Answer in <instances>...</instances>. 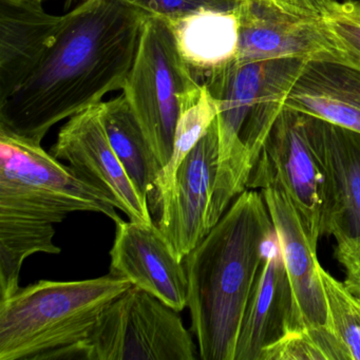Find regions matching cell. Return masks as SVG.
<instances>
[{"instance_id":"cell-16","label":"cell","mask_w":360,"mask_h":360,"mask_svg":"<svg viewBox=\"0 0 360 360\" xmlns=\"http://www.w3.org/2000/svg\"><path fill=\"white\" fill-rule=\"evenodd\" d=\"M69 18L70 12L47 13L43 5L0 0V102L34 72Z\"/></svg>"},{"instance_id":"cell-24","label":"cell","mask_w":360,"mask_h":360,"mask_svg":"<svg viewBox=\"0 0 360 360\" xmlns=\"http://www.w3.org/2000/svg\"><path fill=\"white\" fill-rule=\"evenodd\" d=\"M150 15L169 20L203 10H237L243 0H128Z\"/></svg>"},{"instance_id":"cell-1","label":"cell","mask_w":360,"mask_h":360,"mask_svg":"<svg viewBox=\"0 0 360 360\" xmlns=\"http://www.w3.org/2000/svg\"><path fill=\"white\" fill-rule=\"evenodd\" d=\"M27 81L0 102V130L41 145L63 120L123 90L150 14L128 0H82Z\"/></svg>"},{"instance_id":"cell-20","label":"cell","mask_w":360,"mask_h":360,"mask_svg":"<svg viewBox=\"0 0 360 360\" xmlns=\"http://www.w3.org/2000/svg\"><path fill=\"white\" fill-rule=\"evenodd\" d=\"M217 115L218 104L216 98L204 84L185 96L181 104L172 158L155 180L153 191L147 197L148 204L159 199L167 191L179 166L206 134Z\"/></svg>"},{"instance_id":"cell-22","label":"cell","mask_w":360,"mask_h":360,"mask_svg":"<svg viewBox=\"0 0 360 360\" xmlns=\"http://www.w3.org/2000/svg\"><path fill=\"white\" fill-rule=\"evenodd\" d=\"M351 360L335 333L328 328H303L290 333L265 349L260 360Z\"/></svg>"},{"instance_id":"cell-28","label":"cell","mask_w":360,"mask_h":360,"mask_svg":"<svg viewBox=\"0 0 360 360\" xmlns=\"http://www.w3.org/2000/svg\"><path fill=\"white\" fill-rule=\"evenodd\" d=\"M77 1H79V0H67L66 6L67 7L70 8L73 4L77 3Z\"/></svg>"},{"instance_id":"cell-18","label":"cell","mask_w":360,"mask_h":360,"mask_svg":"<svg viewBox=\"0 0 360 360\" xmlns=\"http://www.w3.org/2000/svg\"><path fill=\"white\" fill-rule=\"evenodd\" d=\"M101 117L115 155L140 195L147 200L163 167L125 94L101 103Z\"/></svg>"},{"instance_id":"cell-21","label":"cell","mask_w":360,"mask_h":360,"mask_svg":"<svg viewBox=\"0 0 360 360\" xmlns=\"http://www.w3.org/2000/svg\"><path fill=\"white\" fill-rule=\"evenodd\" d=\"M330 328L351 360H360V296L319 265Z\"/></svg>"},{"instance_id":"cell-4","label":"cell","mask_w":360,"mask_h":360,"mask_svg":"<svg viewBox=\"0 0 360 360\" xmlns=\"http://www.w3.org/2000/svg\"><path fill=\"white\" fill-rule=\"evenodd\" d=\"M115 208L41 145L0 130V214L54 224L71 212H92L117 223Z\"/></svg>"},{"instance_id":"cell-15","label":"cell","mask_w":360,"mask_h":360,"mask_svg":"<svg viewBox=\"0 0 360 360\" xmlns=\"http://www.w3.org/2000/svg\"><path fill=\"white\" fill-rule=\"evenodd\" d=\"M260 191L283 252L296 304L299 330H332L319 276L317 245L311 242L296 208L282 189L269 186Z\"/></svg>"},{"instance_id":"cell-10","label":"cell","mask_w":360,"mask_h":360,"mask_svg":"<svg viewBox=\"0 0 360 360\" xmlns=\"http://www.w3.org/2000/svg\"><path fill=\"white\" fill-rule=\"evenodd\" d=\"M345 51L323 18L284 9L271 0H244L239 7L236 60L267 62Z\"/></svg>"},{"instance_id":"cell-9","label":"cell","mask_w":360,"mask_h":360,"mask_svg":"<svg viewBox=\"0 0 360 360\" xmlns=\"http://www.w3.org/2000/svg\"><path fill=\"white\" fill-rule=\"evenodd\" d=\"M84 180L106 195L129 220L153 224L148 202L139 193L115 155L101 117V104L70 117L51 148Z\"/></svg>"},{"instance_id":"cell-12","label":"cell","mask_w":360,"mask_h":360,"mask_svg":"<svg viewBox=\"0 0 360 360\" xmlns=\"http://www.w3.org/2000/svg\"><path fill=\"white\" fill-rule=\"evenodd\" d=\"M110 258L111 275L128 280L176 311L187 307L188 279L183 260L155 223L117 221Z\"/></svg>"},{"instance_id":"cell-11","label":"cell","mask_w":360,"mask_h":360,"mask_svg":"<svg viewBox=\"0 0 360 360\" xmlns=\"http://www.w3.org/2000/svg\"><path fill=\"white\" fill-rule=\"evenodd\" d=\"M305 122L326 186L321 237L360 240V134L313 115Z\"/></svg>"},{"instance_id":"cell-13","label":"cell","mask_w":360,"mask_h":360,"mask_svg":"<svg viewBox=\"0 0 360 360\" xmlns=\"http://www.w3.org/2000/svg\"><path fill=\"white\" fill-rule=\"evenodd\" d=\"M299 330L296 304L277 233L265 244L236 347L235 360H260L265 349Z\"/></svg>"},{"instance_id":"cell-17","label":"cell","mask_w":360,"mask_h":360,"mask_svg":"<svg viewBox=\"0 0 360 360\" xmlns=\"http://www.w3.org/2000/svg\"><path fill=\"white\" fill-rule=\"evenodd\" d=\"M165 20L181 56L200 84L210 73L235 60L239 41V8L231 11L203 10Z\"/></svg>"},{"instance_id":"cell-2","label":"cell","mask_w":360,"mask_h":360,"mask_svg":"<svg viewBox=\"0 0 360 360\" xmlns=\"http://www.w3.org/2000/svg\"><path fill=\"white\" fill-rule=\"evenodd\" d=\"M274 233L262 193L246 189L183 259L202 359L235 360L244 311Z\"/></svg>"},{"instance_id":"cell-5","label":"cell","mask_w":360,"mask_h":360,"mask_svg":"<svg viewBox=\"0 0 360 360\" xmlns=\"http://www.w3.org/2000/svg\"><path fill=\"white\" fill-rule=\"evenodd\" d=\"M200 86L181 56L167 22L148 15L123 94L163 168L174 150L182 101Z\"/></svg>"},{"instance_id":"cell-3","label":"cell","mask_w":360,"mask_h":360,"mask_svg":"<svg viewBox=\"0 0 360 360\" xmlns=\"http://www.w3.org/2000/svg\"><path fill=\"white\" fill-rule=\"evenodd\" d=\"M132 284L109 275L41 280L0 301V360H45L86 338L98 316Z\"/></svg>"},{"instance_id":"cell-7","label":"cell","mask_w":360,"mask_h":360,"mask_svg":"<svg viewBox=\"0 0 360 360\" xmlns=\"http://www.w3.org/2000/svg\"><path fill=\"white\" fill-rule=\"evenodd\" d=\"M276 186L284 191L311 242L321 237L324 176L307 136L305 113L283 107L278 115L248 189Z\"/></svg>"},{"instance_id":"cell-23","label":"cell","mask_w":360,"mask_h":360,"mask_svg":"<svg viewBox=\"0 0 360 360\" xmlns=\"http://www.w3.org/2000/svg\"><path fill=\"white\" fill-rule=\"evenodd\" d=\"M323 22L339 44L360 60V4L336 0L323 16Z\"/></svg>"},{"instance_id":"cell-27","label":"cell","mask_w":360,"mask_h":360,"mask_svg":"<svg viewBox=\"0 0 360 360\" xmlns=\"http://www.w3.org/2000/svg\"><path fill=\"white\" fill-rule=\"evenodd\" d=\"M15 4H35V5H43L45 0H7Z\"/></svg>"},{"instance_id":"cell-8","label":"cell","mask_w":360,"mask_h":360,"mask_svg":"<svg viewBox=\"0 0 360 360\" xmlns=\"http://www.w3.org/2000/svg\"><path fill=\"white\" fill-rule=\"evenodd\" d=\"M218 122L180 164L167 191L148 204L153 223L183 260L210 231L207 214L218 168Z\"/></svg>"},{"instance_id":"cell-26","label":"cell","mask_w":360,"mask_h":360,"mask_svg":"<svg viewBox=\"0 0 360 360\" xmlns=\"http://www.w3.org/2000/svg\"><path fill=\"white\" fill-rule=\"evenodd\" d=\"M280 7L313 18H323L336 0H274Z\"/></svg>"},{"instance_id":"cell-25","label":"cell","mask_w":360,"mask_h":360,"mask_svg":"<svg viewBox=\"0 0 360 360\" xmlns=\"http://www.w3.org/2000/svg\"><path fill=\"white\" fill-rule=\"evenodd\" d=\"M335 258L345 269V285L360 296V240L337 243Z\"/></svg>"},{"instance_id":"cell-6","label":"cell","mask_w":360,"mask_h":360,"mask_svg":"<svg viewBox=\"0 0 360 360\" xmlns=\"http://www.w3.org/2000/svg\"><path fill=\"white\" fill-rule=\"evenodd\" d=\"M86 360H195L178 311L138 286L113 300L77 345Z\"/></svg>"},{"instance_id":"cell-19","label":"cell","mask_w":360,"mask_h":360,"mask_svg":"<svg viewBox=\"0 0 360 360\" xmlns=\"http://www.w3.org/2000/svg\"><path fill=\"white\" fill-rule=\"evenodd\" d=\"M53 224L0 214V301L20 288L22 263L37 252L60 254Z\"/></svg>"},{"instance_id":"cell-14","label":"cell","mask_w":360,"mask_h":360,"mask_svg":"<svg viewBox=\"0 0 360 360\" xmlns=\"http://www.w3.org/2000/svg\"><path fill=\"white\" fill-rule=\"evenodd\" d=\"M283 107L360 134V60L347 51L307 58Z\"/></svg>"}]
</instances>
